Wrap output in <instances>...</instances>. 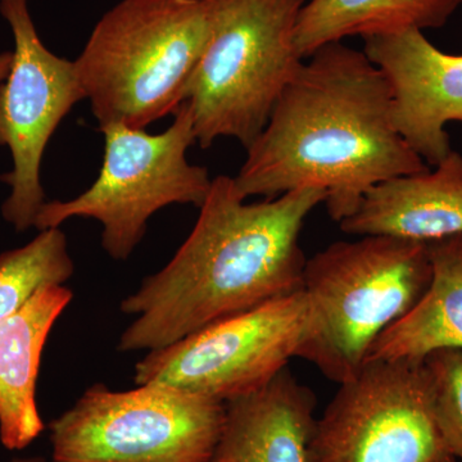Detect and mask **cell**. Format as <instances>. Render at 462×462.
<instances>
[{
	"mask_svg": "<svg viewBox=\"0 0 462 462\" xmlns=\"http://www.w3.org/2000/svg\"><path fill=\"white\" fill-rule=\"evenodd\" d=\"M209 32L205 0H121L106 12L75 60L99 126L145 129L175 114Z\"/></svg>",
	"mask_w": 462,
	"mask_h": 462,
	"instance_id": "cell-3",
	"label": "cell"
},
{
	"mask_svg": "<svg viewBox=\"0 0 462 462\" xmlns=\"http://www.w3.org/2000/svg\"><path fill=\"white\" fill-rule=\"evenodd\" d=\"M339 226L351 236L421 243L462 236V154L449 152L433 171L379 182Z\"/></svg>",
	"mask_w": 462,
	"mask_h": 462,
	"instance_id": "cell-12",
	"label": "cell"
},
{
	"mask_svg": "<svg viewBox=\"0 0 462 462\" xmlns=\"http://www.w3.org/2000/svg\"><path fill=\"white\" fill-rule=\"evenodd\" d=\"M282 91L234 178L240 197L325 191L331 220L355 214L379 182L430 166L393 124V91L364 51L331 42Z\"/></svg>",
	"mask_w": 462,
	"mask_h": 462,
	"instance_id": "cell-1",
	"label": "cell"
},
{
	"mask_svg": "<svg viewBox=\"0 0 462 462\" xmlns=\"http://www.w3.org/2000/svg\"><path fill=\"white\" fill-rule=\"evenodd\" d=\"M12 462H45L42 458L39 457H29V458H14Z\"/></svg>",
	"mask_w": 462,
	"mask_h": 462,
	"instance_id": "cell-20",
	"label": "cell"
},
{
	"mask_svg": "<svg viewBox=\"0 0 462 462\" xmlns=\"http://www.w3.org/2000/svg\"><path fill=\"white\" fill-rule=\"evenodd\" d=\"M72 297L65 285L42 288L0 322V442L11 451L26 448L45 430L36 404L42 355Z\"/></svg>",
	"mask_w": 462,
	"mask_h": 462,
	"instance_id": "cell-14",
	"label": "cell"
},
{
	"mask_svg": "<svg viewBox=\"0 0 462 462\" xmlns=\"http://www.w3.org/2000/svg\"><path fill=\"white\" fill-rule=\"evenodd\" d=\"M364 44L391 84L397 132L436 167L452 151L447 125L462 123V54L438 50L419 30L369 36Z\"/></svg>",
	"mask_w": 462,
	"mask_h": 462,
	"instance_id": "cell-11",
	"label": "cell"
},
{
	"mask_svg": "<svg viewBox=\"0 0 462 462\" xmlns=\"http://www.w3.org/2000/svg\"><path fill=\"white\" fill-rule=\"evenodd\" d=\"M424 363L367 361L315 422L309 462H451Z\"/></svg>",
	"mask_w": 462,
	"mask_h": 462,
	"instance_id": "cell-9",
	"label": "cell"
},
{
	"mask_svg": "<svg viewBox=\"0 0 462 462\" xmlns=\"http://www.w3.org/2000/svg\"><path fill=\"white\" fill-rule=\"evenodd\" d=\"M225 403L180 389L94 385L51 421V462H211Z\"/></svg>",
	"mask_w": 462,
	"mask_h": 462,
	"instance_id": "cell-7",
	"label": "cell"
},
{
	"mask_svg": "<svg viewBox=\"0 0 462 462\" xmlns=\"http://www.w3.org/2000/svg\"><path fill=\"white\" fill-rule=\"evenodd\" d=\"M0 14L14 39V60L0 84V145L14 169L0 176L11 188L2 215L17 231L35 226L45 205L41 171L51 135L75 105L85 100L75 60L51 53L36 32L29 0H0Z\"/></svg>",
	"mask_w": 462,
	"mask_h": 462,
	"instance_id": "cell-10",
	"label": "cell"
},
{
	"mask_svg": "<svg viewBox=\"0 0 462 462\" xmlns=\"http://www.w3.org/2000/svg\"><path fill=\"white\" fill-rule=\"evenodd\" d=\"M234 178L218 175L175 256L143 281L120 310L135 320L121 352L156 351L207 325L300 291V238L325 191L307 188L247 203Z\"/></svg>",
	"mask_w": 462,
	"mask_h": 462,
	"instance_id": "cell-2",
	"label": "cell"
},
{
	"mask_svg": "<svg viewBox=\"0 0 462 462\" xmlns=\"http://www.w3.org/2000/svg\"><path fill=\"white\" fill-rule=\"evenodd\" d=\"M462 0H309L300 9L294 47L303 60L351 36L439 29Z\"/></svg>",
	"mask_w": 462,
	"mask_h": 462,
	"instance_id": "cell-16",
	"label": "cell"
},
{
	"mask_svg": "<svg viewBox=\"0 0 462 462\" xmlns=\"http://www.w3.org/2000/svg\"><path fill=\"white\" fill-rule=\"evenodd\" d=\"M311 311L303 289L207 325L148 352L135 383L160 384L227 403L269 384L298 357Z\"/></svg>",
	"mask_w": 462,
	"mask_h": 462,
	"instance_id": "cell-8",
	"label": "cell"
},
{
	"mask_svg": "<svg viewBox=\"0 0 462 462\" xmlns=\"http://www.w3.org/2000/svg\"><path fill=\"white\" fill-rule=\"evenodd\" d=\"M105 158L89 189L69 200L45 202L35 227L54 229L69 218L102 224V247L114 260H127L144 238L149 218L171 205L199 207L211 189L206 167L191 165L197 144L189 105L182 103L165 132L149 134L124 124L99 126Z\"/></svg>",
	"mask_w": 462,
	"mask_h": 462,
	"instance_id": "cell-6",
	"label": "cell"
},
{
	"mask_svg": "<svg viewBox=\"0 0 462 462\" xmlns=\"http://www.w3.org/2000/svg\"><path fill=\"white\" fill-rule=\"evenodd\" d=\"M431 275L430 243L367 236L322 249L303 272L311 325L298 357L331 382L351 379L375 340L424 296Z\"/></svg>",
	"mask_w": 462,
	"mask_h": 462,
	"instance_id": "cell-4",
	"label": "cell"
},
{
	"mask_svg": "<svg viewBox=\"0 0 462 462\" xmlns=\"http://www.w3.org/2000/svg\"><path fill=\"white\" fill-rule=\"evenodd\" d=\"M451 462H457V461L452 460Z\"/></svg>",
	"mask_w": 462,
	"mask_h": 462,
	"instance_id": "cell-21",
	"label": "cell"
},
{
	"mask_svg": "<svg viewBox=\"0 0 462 462\" xmlns=\"http://www.w3.org/2000/svg\"><path fill=\"white\" fill-rule=\"evenodd\" d=\"M438 427L449 455L462 462V351L443 349L424 361Z\"/></svg>",
	"mask_w": 462,
	"mask_h": 462,
	"instance_id": "cell-18",
	"label": "cell"
},
{
	"mask_svg": "<svg viewBox=\"0 0 462 462\" xmlns=\"http://www.w3.org/2000/svg\"><path fill=\"white\" fill-rule=\"evenodd\" d=\"M74 270L60 227L42 230L23 247L0 254V322L16 314L42 288L65 284Z\"/></svg>",
	"mask_w": 462,
	"mask_h": 462,
	"instance_id": "cell-17",
	"label": "cell"
},
{
	"mask_svg": "<svg viewBox=\"0 0 462 462\" xmlns=\"http://www.w3.org/2000/svg\"><path fill=\"white\" fill-rule=\"evenodd\" d=\"M430 287L409 314L375 340L366 363H422L443 349L462 351V236L430 243Z\"/></svg>",
	"mask_w": 462,
	"mask_h": 462,
	"instance_id": "cell-15",
	"label": "cell"
},
{
	"mask_svg": "<svg viewBox=\"0 0 462 462\" xmlns=\"http://www.w3.org/2000/svg\"><path fill=\"white\" fill-rule=\"evenodd\" d=\"M205 3L211 32L184 102L200 148L234 138L247 149L305 60L294 30L306 0Z\"/></svg>",
	"mask_w": 462,
	"mask_h": 462,
	"instance_id": "cell-5",
	"label": "cell"
},
{
	"mask_svg": "<svg viewBox=\"0 0 462 462\" xmlns=\"http://www.w3.org/2000/svg\"><path fill=\"white\" fill-rule=\"evenodd\" d=\"M315 406L314 393L287 367L260 391L225 403L211 462H309Z\"/></svg>",
	"mask_w": 462,
	"mask_h": 462,
	"instance_id": "cell-13",
	"label": "cell"
},
{
	"mask_svg": "<svg viewBox=\"0 0 462 462\" xmlns=\"http://www.w3.org/2000/svg\"><path fill=\"white\" fill-rule=\"evenodd\" d=\"M12 60H14V51H2L0 53V84L7 78L12 66Z\"/></svg>",
	"mask_w": 462,
	"mask_h": 462,
	"instance_id": "cell-19",
	"label": "cell"
}]
</instances>
